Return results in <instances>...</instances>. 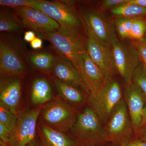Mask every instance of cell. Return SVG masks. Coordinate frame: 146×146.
I'll return each instance as SVG.
<instances>
[{"label": "cell", "mask_w": 146, "mask_h": 146, "mask_svg": "<svg viewBox=\"0 0 146 146\" xmlns=\"http://www.w3.org/2000/svg\"><path fill=\"white\" fill-rule=\"evenodd\" d=\"M70 131L83 146H103L109 143L104 125L89 107L80 112Z\"/></svg>", "instance_id": "6da1fadb"}, {"label": "cell", "mask_w": 146, "mask_h": 146, "mask_svg": "<svg viewBox=\"0 0 146 146\" xmlns=\"http://www.w3.org/2000/svg\"><path fill=\"white\" fill-rule=\"evenodd\" d=\"M108 143L123 145L137 139L127 106L123 99L116 106L104 125Z\"/></svg>", "instance_id": "7a4b0ae2"}, {"label": "cell", "mask_w": 146, "mask_h": 146, "mask_svg": "<svg viewBox=\"0 0 146 146\" xmlns=\"http://www.w3.org/2000/svg\"><path fill=\"white\" fill-rule=\"evenodd\" d=\"M31 7L42 11L57 22L58 31L66 34H80L82 25L70 2L64 1H49L35 0Z\"/></svg>", "instance_id": "3957f363"}, {"label": "cell", "mask_w": 146, "mask_h": 146, "mask_svg": "<svg viewBox=\"0 0 146 146\" xmlns=\"http://www.w3.org/2000/svg\"><path fill=\"white\" fill-rule=\"evenodd\" d=\"M36 33L39 38L49 42L60 57L69 61L78 71L82 56L86 52L85 41L80 34H66L58 31Z\"/></svg>", "instance_id": "277c9868"}, {"label": "cell", "mask_w": 146, "mask_h": 146, "mask_svg": "<svg viewBox=\"0 0 146 146\" xmlns=\"http://www.w3.org/2000/svg\"><path fill=\"white\" fill-rule=\"evenodd\" d=\"M82 23L89 38L112 48L117 39L114 22L109 20L102 11L90 9L81 13Z\"/></svg>", "instance_id": "5b68a950"}, {"label": "cell", "mask_w": 146, "mask_h": 146, "mask_svg": "<svg viewBox=\"0 0 146 146\" xmlns=\"http://www.w3.org/2000/svg\"><path fill=\"white\" fill-rule=\"evenodd\" d=\"M123 99L119 83L112 79L100 89L91 92L88 96L87 103L105 125L113 109Z\"/></svg>", "instance_id": "8992f818"}, {"label": "cell", "mask_w": 146, "mask_h": 146, "mask_svg": "<svg viewBox=\"0 0 146 146\" xmlns=\"http://www.w3.org/2000/svg\"><path fill=\"white\" fill-rule=\"evenodd\" d=\"M77 108L65 101H53L47 104L41 112L43 124L64 132L70 131L78 116Z\"/></svg>", "instance_id": "52a82bcc"}, {"label": "cell", "mask_w": 146, "mask_h": 146, "mask_svg": "<svg viewBox=\"0 0 146 146\" xmlns=\"http://www.w3.org/2000/svg\"><path fill=\"white\" fill-rule=\"evenodd\" d=\"M117 73L126 85L132 82L133 73L141 63L138 50L133 44L129 45L116 40L112 48Z\"/></svg>", "instance_id": "ba28073f"}, {"label": "cell", "mask_w": 146, "mask_h": 146, "mask_svg": "<svg viewBox=\"0 0 146 146\" xmlns=\"http://www.w3.org/2000/svg\"><path fill=\"white\" fill-rule=\"evenodd\" d=\"M14 8L13 16L21 26L36 33L58 31L60 29L57 22L40 11L27 7Z\"/></svg>", "instance_id": "9c48e42d"}, {"label": "cell", "mask_w": 146, "mask_h": 146, "mask_svg": "<svg viewBox=\"0 0 146 146\" xmlns=\"http://www.w3.org/2000/svg\"><path fill=\"white\" fill-rule=\"evenodd\" d=\"M42 109L40 107L18 113L16 126L11 133L9 146H27L36 139V122Z\"/></svg>", "instance_id": "30bf717a"}, {"label": "cell", "mask_w": 146, "mask_h": 146, "mask_svg": "<svg viewBox=\"0 0 146 146\" xmlns=\"http://www.w3.org/2000/svg\"><path fill=\"white\" fill-rule=\"evenodd\" d=\"M123 99L127 106L138 139L142 112L146 104V94L138 85L132 82L126 85L123 93Z\"/></svg>", "instance_id": "8fae6325"}, {"label": "cell", "mask_w": 146, "mask_h": 146, "mask_svg": "<svg viewBox=\"0 0 146 146\" xmlns=\"http://www.w3.org/2000/svg\"><path fill=\"white\" fill-rule=\"evenodd\" d=\"M86 50L92 60L100 68L108 81L117 73L112 48L88 38L85 41Z\"/></svg>", "instance_id": "7c38bea8"}, {"label": "cell", "mask_w": 146, "mask_h": 146, "mask_svg": "<svg viewBox=\"0 0 146 146\" xmlns=\"http://www.w3.org/2000/svg\"><path fill=\"white\" fill-rule=\"evenodd\" d=\"M25 70L24 63L15 50L5 41H0L1 77L18 78Z\"/></svg>", "instance_id": "4fadbf2b"}, {"label": "cell", "mask_w": 146, "mask_h": 146, "mask_svg": "<svg viewBox=\"0 0 146 146\" xmlns=\"http://www.w3.org/2000/svg\"><path fill=\"white\" fill-rule=\"evenodd\" d=\"M78 72L90 93L100 89L108 82L102 71L92 60L87 52L82 56Z\"/></svg>", "instance_id": "5bb4252c"}, {"label": "cell", "mask_w": 146, "mask_h": 146, "mask_svg": "<svg viewBox=\"0 0 146 146\" xmlns=\"http://www.w3.org/2000/svg\"><path fill=\"white\" fill-rule=\"evenodd\" d=\"M55 78L81 90L87 96L90 90L78 71L70 63L60 57L56 58L52 70Z\"/></svg>", "instance_id": "9a60e30c"}, {"label": "cell", "mask_w": 146, "mask_h": 146, "mask_svg": "<svg viewBox=\"0 0 146 146\" xmlns=\"http://www.w3.org/2000/svg\"><path fill=\"white\" fill-rule=\"evenodd\" d=\"M21 82L16 77H1L0 103L13 114L18 115V107L21 98Z\"/></svg>", "instance_id": "2e32d148"}, {"label": "cell", "mask_w": 146, "mask_h": 146, "mask_svg": "<svg viewBox=\"0 0 146 146\" xmlns=\"http://www.w3.org/2000/svg\"><path fill=\"white\" fill-rule=\"evenodd\" d=\"M41 141L44 146H80L82 145L72 137L42 124L41 126Z\"/></svg>", "instance_id": "e0dca14e"}, {"label": "cell", "mask_w": 146, "mask_h": 146, "mask_svg": "<svg viewBox=\"0 0 146 146\" xmlns=\"http://www.w3.org/2000/svg\"><path fill=\"white\" fill-rule=\"evenodd\" d=\"M58 91L65 101L76 108L81 107L88 102V96L76 86L54 78Z\"/></svg>", "instance_id": "ac0fdd59"}, {"label": "cell", "mask_w": 146, "mask_h": 146, "mask_svg": "<svg viewBox=\"0 0 146 146\" xmlns=\"http://www.w3.org/2000/svg\"><path fill=\"white\" fill-rule=\"evenodd\" d=\"M52 90L49 82L44 78L35 80L32 86L31 100L35 105L43 104L50 100Z\"/></svg>", "instance_id": "d6986e66"}, {"label": "cell", "mask_w": 146, "mask_h": 146, "mask_svg": "<svg viewBox=\"0 0 146 146\" xmlns=\"http://www.w3.org/2000/svg\"><path fill=\"white\" fill-rule=\"evenodd\" d=\"M110 13L117 18H134L146 15V8L128 3L110 10Z\"/></svg>", "instance_id": "ffe728a7"}, {"label": "cell", "mask_w": 146, "mask_h": 146, "mask_svg": "<svg viewBox=\"0 0 146 146\" xmlns=\"http://www.w3.org/2000/svg\"><path fill=\"white\" fill-rule=\"evenodd\" d=\"M56 58L50 54L45 52L37 53L31 56L30 61L35 68L42 70H52Z\"/></svg>", "instance_id": "44dd1931"}, {"label": "cell", "mask_w": 146, "mask_h": 146, "mask_svg": "<svg viewBox=\"0 0 146 146\" xmlns=\"http://www.w3.org/2000/svg\"><path fill=\"white\" fill-rule=\"evenodd\" d=\"M146 33V20L142 17L134 19L131 27L129 39L133 41L140 40L145 38Z\"/></svg>", "instance_id": "7402d4cb"}, {"label": "cell", "mask_w": 146, "mask_h": 146, "mask_svg": "<svg viewBox=\"0 0 146 146\" xmlns=\"http://www.w3.org/2000/svg\"><path fill=\"white\" fill-rule=\"evenodd\" d=\"M18 115L13 114L7 107L0 103V123H2L12 133L16 126Z\"/></svg>", "instance_id": "603a6c76"}, {"label": "cell", "mask_w": 146, "mask_h": 146, "mask_svg": "<svg viewBox=\"0 0 146 146\" xmlns=\"http://www.w3.org/2000/svg\"><path fill=\"white\" fill-rule=\"evenodd\" d=\"M135 18H117L115 19L114 21L115 29L122 39H129L131 27Z\"/></svg>", "instance_id": "cb8c5ba5"}, {"label": "cell", "mask_w": 146, "mask_h": 146, "mask_svg": "<svg viewBox=\"0 0 146 146\" xmlns=\"http://www.w3.org/2000/svg\"><path fill=\"white\" fill-rule=\"evenodd\" d=\"M21 25L13 16L2 13L0 15V31L12 32L20 29Z\"/></svg>", "instance_id": "d4e9b609"}, {"label": "cell", "mask_w": 146, "mask_h": 146, "mask_svg": "<svg viewBox=\"0 0 146 146\" xmlns=\"http://www.w3.org/2000/svg\"><path fill=\"white\" fill-rule=\"evenodd\" d=\"M132 82L138 85L146 94V69L140 63L133 73Z\"/></svg>", "instance_id": "484cf974"}, {"label": "cell", "mask_w": 146, "mask_h": 146, "mask_svg": "<svg viewBox=\"0 0 146 146\" xmlns=\"http://www.w3.org/2000/svg\"><path fill=\"white\" fill-rule=\"evenodd\" d=\"M35 1V0H1L0 4L14 8L21 7H32Z\"/></svg>", "instance_id": "4316f807"}, {"label": "cell", "mask_w": 146, "mask_h": 146, "mask_svg": "<svg viewBox=\"0 0 146 146\" xmlns=\"http://www.w3.org/2000/svg\"><path fill=\"white\" fill-rule=\"evenodd\" d=\"M133 44L138 50L141 61L146 69V39L145 38L133 41Z\"/></svg>", "instance_id": "83f0119b"}, {"label": "cell", "mask_w": 146, "mask_h": 146, "mask_svg": "<svg viewBox=\"0 0 146 146\" xmlns=\"http://www.w3.org/2000/svg\"><path fill=\"white\" fill-rule=\"evenodd\" d=\"M130 0H106L101 5L102 9H113L127 4L130 2Z\"/></svg>", "instance_id": "f1b7e54d"}, {"label": "cell", "mask_w": 146, "mask_h": 146, "mask_svg": "<svg viewBox=\"0 0 146 146\" xmlns=\"http://www.w3.org/2000/svg\"><path fill=\"white\" fill-rule=\"evenodd\" d=\"M11 136V133L8 129L2 123H0V140L9 144Z\"/></svg>", "instance_id": "f546056e"}, {"label": "cell", "mask_w": 146, "mask_h": 146, "mask_svg": "<svg viewBox=\"0 0 146 146\" xmlns=\"http://www.w3.org/2000/svg\"><path fill=\"white\" fill-rule=\"evenodd\" d=\"M42 39L39 37H36L31 42V46L34 49H38L42 48Z\"/></svg>", "instance_id": "4dcf8cb0"}, {"label": "cell", "mask_w": 146, "mask_h": 146, "mask_svg": "<svg viewBox=\"0 0 146 146\" xmlns=\"http://www.w3.org/2000/svg\"><path fill=\"white\" fill-rule=\"evenodd\" d=\"M35 37L36 36L34 31H29L25 33L24 39V40L26 42H31L34 40Z\"/></svg>", "instance_id": "1f68e13d"}, {"label": "cell", "mask_w": 146, "mask_h": 146, "mask_svg": "<svg viewBox=\"0 0 146 146\" xmlns=\"http://www.w3.org/2000/svg\"><path fill=\"white\" fill-rule=\"evenodd\" d=\"M120 146H146V142L139 139H136L126 145Z\"/></svg>", "instance_id": "d6a6232c"}, {"label": "cell", "mask_w": 146, "mask_h": 146, "mask_svg": "<svg viewBox=\"0 0 146 146\" xmlns=\"http://www.w3.org/2000/svg\"><path fill=\"white\" fill-rule=\"evenodd\" d=\"M146 125V104L145 105V107L142 115V121H141V127H140V131ZM140 132V131H139Z\"/></svg>", "instance_id": "836d02e7"}, {"label": "cell", "mask_w": 146, "mask_h": 146, "mask_svg": "<svg viewBox=\"0 0 146 146\" xmlns=\"http://www.w3.org/2000/svg\"><path fill=\"white\" fill-rule=\"evenodd\" d=\"M138 139L146 142V125L141 129L139 132Z\"/></svg>", "instance_id": "e575fe53"}, {"label": "cell", "mask_w": 146, "mask_h": 146, "mask_svg": "<svg viewBox=\"0 0 146 146\" xmlns=\"http://www.w3.org/2000/svg\"><path fill=\"white\" fill-rule=\"evenodd\" d=\"M129 3L146 8V0H130Z\"/></svg>", "instance_id": "d590c367"}, {"label": "cell", "mask_w": 146, "mask_h": 146, "mask_svg": "<svg viewBox=\"0 0 146 146\" xmlns=\"http://www.w3.org/2000/svg\"><path fill=\"white\" fill-rule=\"evenodd\" d=\"M27 146H44L41 139L37 140L35 139L34 141L28 144Z\"/></svg>", "instance_id": "8d00e7d4"}, {"label": "cell", "mask_w": 146, "mask_h": 146, "mask_svg": "<svg viewBox=\"0 0 146 146\" xmlns=\"http://www.w3.org/2000/svg\"><path fill=\"white\" fill-rule=\"evenodd\" d=\"M0 146H9V144L3 142L1 140H0Z\"/></svg>", "instance_id": "74e56055"}, {"label": "cell", "mask_w": 146, "mask_h": 146, "mask_svg": "<svg viewBox=\"0 0 146 146\" xmlns=\"http://www.w3.org/2000/svg\"><path fill=\"white\" fill-rule=\"evenodd\" d=\"M145 39H146V33L145 34Z\"/></svg>", "instance_id": "f35d334b"}, {"label": "cell", "mask_w": 146, "mask_h": 146, "mask_svg": "<svg viewBox=\"0 0 146 146\" xmlns=\"http://www.w3.org/2000/svg\"><path fill=\"white\" fill-rule=\"evenodd\" d=\"M85 146L82 145V146Z\"/></svg>", "instance_id": "ab89813d"}]
</instances>
